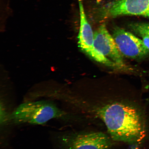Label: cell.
Masks as SVG:
<instances>
[{
    "instance_id": "obj_1",
    "label": "cell",
    "mask_w": 149,
    "mask_h": 149,
    "mask_svg": "<svg viewBox=\"0 0 149 149\" xmlns=\"http://www.w3.org/2000/svg\"><path fill=\"white\" fill-rule=\"evenodd\" d=\"M77 105L84 113L101 120L113 140L134 144L144 136L142 115L130 100H84L77 102Z\"/></svg>"
},
{
    "instance_id": "obj_2",
    "label": "cell",
    "mask_w": 149,
    "mask_h": 149,
    "mask_svg": "<svg viewBox=\"0 0 149 149\" xmlns=\"http://www.w3.org/2000/svg\"><path fill=\"white\" fill-rule=\"evenodd\" d=\"M70 117L54 102L42 100L22 103L13 112L10 119L17 124L42 125L54 119L65 120Z\"/></svg>"
},
{
    "instance_id": "obj_3",
    "label": "cell",
    "mask_w": 149,
    "mask_h": 149,
    "mask_svg": "<svg viewBox=\"0 0 149 149\" xmlns=\"http://www.w3.org/2000/svg\"><path fill=\"white\" fill-rule=\"evenodd\" d=\"M58 149H110L111 143L101 132L61 133L55 138Z\"/></svg>"
},
{
    "instance_id": "obj_4",
    "label": "cell",
    "mask_w": 149,
    "mask_h": 149,
    "mask_svg": "<svg viewBox=\"0 0 149 149\" xmlns=\"http://www.w3.org/2000/svg\"><path fill=\"white\" fill-rule=\"evenodd\" d=\"M79 3L80 26L78 38L79 47L95 61L111 68L118 69L114 63L104 56L95 47L94 33L86 16L82 0H79Z\"/></svg>"
},
{
    "instance_id": "obj_5",
    "label": "cell",
    "mask_w": 149,
    "mask_h": 149,
    "mask_svg": "<svg viewBox=\"0 0 149 149\" xmlns=\"http://www.w3.org/2000/svg\"><path fill=\"white\" fill-rule=\"evenodd\" d=\"M112 36L123 56L129 58L138 59L149 55V50L142 40L133 33L116 26L113 29Z\"/></svg>"
},
{
    "instance_id": "obj_6",
    "label": "cell",
    "mask_w": 149,
    "mask_h": 149,
    "mask_svg": "<svg viewBox=\"0 0 149 149\" xmlns=\"http://www.w3.org/2000/svg\"><path fill=\"white\" fill-rule=\"evenodd\" d=\"M94 45L97 49L116 65L118 69L130 70L125 61L113 37L105 24L100 26L94 33Z\"/></svg>"
},
{
    "instance_id": "obj_7",
    "label": "cell",
    "mask_w": 149,
    "mask_h": 149,
    "mask_svg": "<svg viewBox=\"0 0 149 149\" xmlns=\"http://www.w3.org/2000/svg\"><path fill=\"white\" fill-rule=\"evenodd\" d=\"M104 9L107 17L126 15L149 18V0H115Z\"/></svg>"
},
{
    "instance_id": "obj_8",
    "label": "cell",
    "mask_w": 149,
    "mask_h": 149,
    "mask_svg": "<svg viewBox=\"0 0 149 149\" xmlns=\"http://www.w3.org/2000/svg\"><path fill=\"white\" fill-rule=\"evenodd\" d=\"M130 29L139 36L142 35L149 36V23H135L129 25Z\"/></svg>"
},
{
    "instance_id": "obj_9",
    "label": "cell",
    "mask_w": 149,
    "mask_h": 149,
    "mask_svg": "<svg viewBox=\"0 0 149 149\" xmlns=\"http://www.w3.org/2000/svg\"><path fill=\"white\" fill-rule=\"evenodd\" d=\"M145 46L149 50V36L147 35H142L140 36Z\"/></svg>"
}]
</instances>
